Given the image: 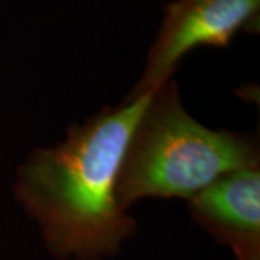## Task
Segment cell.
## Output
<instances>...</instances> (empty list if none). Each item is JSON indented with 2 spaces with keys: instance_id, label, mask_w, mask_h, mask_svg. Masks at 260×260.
<instances>
[{
  "instance_id": "1",
  "label": "cell",
  "mask_w": 260,
  "mask_h": 260,
  "mask_svg": "<svg viewBox=\"0 0 260 260\" xmlns=\"http://www.w3.org/2000/svg\"><path fill=\"white\" fill-rule=\"evenodd\" d=\"M149 97L103 107L70 126L58 145L34 149L18 168L13 195L56 259L113 257L135 236L138 225L117 203L116 181Z\"/></svg>"
},
{
  "instance_id": "2",
  "label": "cell",
  "mask_w": 260,
  "mask_h": 260,
  "mask_svg": "<svg viewBox=\"0 0 260 260\" xmlns=\"http://www.w3.org/2000/svg\"><path fill=\"white\" fill-rule=\"evenodd\" d=\"M260 167L259 139L203 126L174 80L150 94L121 158L116 198L124 211L143 198L188 201L229 172Z\"/></svg>"
},
{
  "instance_id": "3",
  "label": "cell",
  "mask_w": 260,
  "mask_h": 260,
  "mask_svg": "<svg viewBox=\"0 0 260 260\" xmlns=\"http://www.w3.org/2000/svg\"><path fill=\"white\" fill-rule=\"evenodd\" d=\"M260 0H174L165 6L143 73L126 102L172 80L181 59L200 47L227 48L239 32L259 30Z\"/></svg>"
},
{
  "instance_id": "4",
  "label": "cell",
  "mask_w": 260,
  "mask_h": 260,
  "mask_svg": "<svg viewBox=\"0 0 260 260\" xmlns=\"http://www.w3.org/2000/svg\"><path fill=\"white\" fill-rule=\"evenodd\" d=\"M186 204L195 224L236 257L260 250V167L225 174Z\"/></svg>"
},
{
  "instance_id": "5",
  "label": "cell",
  "mask_w": 260,
  "mask_h": 260,
  "mask_svg": "<svg viewBox=\"0 0 260 260\" xmlns=\"http://www.w3.org/2000/svg\"><path fill=\"white\" fill-rule=\"evenodd\" d=\"M237 260H260V250L249 251V253H244L236 257Z\"/></svg>"
}]
</instances>
